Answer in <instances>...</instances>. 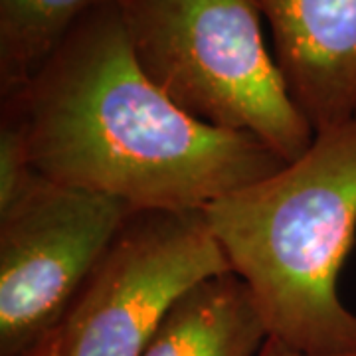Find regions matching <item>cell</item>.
<instances>
[{
  "label": "cell",
  "instance_id": "1",
  "mask_svg": "<svg viewBox=\"0 0 356 356\" xmlns=\"http://www.w3.org/2000/svg\"><path fill=\"white\" fill-rule=\"evenodd\" d=\"M32 168L135 210L208 208L285 165L250 133L212 127L137 64L117 0L77 22L34 77L2 97Z\"/></svg>",
  "mask_w": 356,
  "mask_h": 356
},
{
  "label": "cell",
  "instance_id": "2",
  "mask_svg": "<svg viewBox=\"0 0 356 356\" xmlns=\"http://www.w3.org/2000/svg\"><path fill=\"white\" fill-rule=\"evenodd\" d=\"M206 214L269 339L313 356L356 353V315L337 293L356 234V115Z\"/></svg>",
  "mask_w": 356,
  "mask_h": 356
},
{
  "label": "cell",
  "instance_id": "3",
  "mask_svg": "<svg viewBox=\"0 0 356 356\" xmlns=\"http://www.w3.org/2000/svg\"><path fill=\"white\" fill-rule=\"evenodd\" d=\"M129 46L182 111L226 131L250 133L285 163L315 131L289 97L261 32L257 0H117Z\"/></svg>",
  "mask_w": 356,
  "mask_h": 356
},
{
  "label": "cell",
  "instance_id": "4",
  "mask_svg": "<svg viewBox=\"0 0 356 356\" xmlns=\"http://www.w3.org/2000/svg\"><path fill=\"white\" fill-rule=\"evenodd\" d=\"M229 271L206 208L133 210L51 341L60 356H140L186 293Z\"/></svg>",
  "mask_w": 356,
  "mask_h": 356
},
{
  "label": "cell",
  "instance_id": "5",
  "mask_svg": "<svg viewBox=\"0 0 356 356\" xmlns=\"http://www.w3.org/2000/svg\"><path fill=\"white\" fill-rule=\"evenodd\" d=\"M135 208L42 175L0 212V356L46 343Z\"/></svg>",
  "mask_w": 356,
  "mask_h": 356
},
{
  "label": "cell",
  "instance_id": "6",
  "mask_svg": "<svg viewBox=\"0 0 356 356\" xmlns=\"http://www.w3.org/2000/svg\"><path fill=\"white\" fill-rule=\"evenodd\" d=\"M289 97L315 131L356 115V0H257Z\"/></svg>",
  "mask_w": 356,
  "mask_h": 356
},
{
  "label": "cell",
  "instance_id": "7",
  "mask_svg": "<svg viewBox=\"0 0 356 356\" xmlns=\"http://www.w3.org/2000/svg\"><path fill=\"white\" fill-rule=\"evenodd\" d=\"M267 339L252 289L229 271L186 293L140 356H254Z\"/></svg>",
  "mask_w": 356,
  "mask_h": 356
},
{
  "label": "cell",
  "instance_id": "8",
  "mask_svg": "<svg viewBox=\"0 0 356 356\" xmlns=\"http://www.w3.org/2000/svg\"><path fill=\"white\" fill-rule=\"evenodd\" d=\"M107 0H0V95L26 86L70 30Z\"/></svg>",
  "mask_w": 356,
  "mask_h": 356
},
{
  "label": "cell",
  "instance_id": "9",
  "mask_svg": "<svg viewBox=\"0 0 356 356\" xmlns=\"http://www.w3.org/2000/svg\"><path fill=\"white\" fill-rule=\"evenodd\" d=\"M38 172L32 168L24 143L8 121H0V212L18 202L32 184L38 180Z\"/></svg>",
  "mask_w": 356,
  "mask_h": 356
},
{
  "label": "cell",
  "instance_id": "10",
  "mask_svg": "<svg viewBox=\"0 0 356 356\" xmlns=\"http://www.w3.org/2000/svg\"><path fill=\"white\" fill-rule=\"evenodd\" d=\"M257 356H313V355H305V353L293 350V348L285 346V344L277 343V341H273V339H267L266 344H264V348L257 353ZM339 356H356V353H353V355H339Z\"/></svg>",
  "mask_w": 356,
  "mask_h": 356
},
{
  "label": "cell",
  "instance_id": "11",
  "mask_svg": "<svg viewBox=\"0 0 356 356\" xmlns=\"http://www.w3.org/2000/svg\"><path fill=\"white\" fill-rule=\"evenodd\" d=\"M26 356H60V355H58L56 344H54V341H51V337H50L46 343H42L38 348H34L32 353H28Z\"/></svg>",
  "mask_w": 356,
  "mask_h": 356
}]
</instances>
